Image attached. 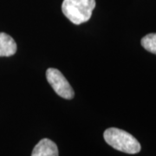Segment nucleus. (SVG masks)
I'll use <instances>...</instances> for the list:
<instances>
[{
  "label": "nucleus",
  "mask_w": 156,
  "mask_h": 156,
  "mask_svg": "<svg viewBox=\"0 0 156 156\" xmlns=\"http://www.w3.org/2000/svg\"><path fill=\"white\" fill-rule=\"evenodd\" d=\"M103 137L107 143L113 148L129 154H135L140 151V144L132 134L116 128L105 130Z\"/></svg>",
  "instance_id": "nucleus-1"
},
{
  "label": "nucleus",
  "mask_w": 156,
  "mask_h": 156,
  "mask_svg": "<svg viewBox=\"0 0 156 156\" xmlns=\"http://www.w3.org/2000/svg\"><path fill=\"white\" fill-rule=\"evenodd\" d=\"M95 7V0H63L62 11L74 24L89 21Z\"/></svg>",
  "instance_id": "nucleus-2"
},
{
  "label": "nucleus",
  "mask_w": 156,
  "mask_h": 156,
  "mask_svg": "<svg viewBox=\"0 0 156 156\" xmlns=\"http://www.w3.org/2000/svg\"><path fill=\"white\" fill-rule=\"evenodd\" d=\"M46 78L52 89L59 96L67 100H70L74 97V89L61 71L54 68H50L46 71Z\"/></svg>",
  "instance_id": "nucleus-3"
},
{
  "label": "nucleus",
  "mask_w": 156,
  "mask_h": 156,
  "mask_svg": "<svg viewBox=\"0 0 156 156\" xmlns=\"http://www.w3.org/2000/svg\"><path fill=\"white\" fill-rule=\"evenodd\" d=\"M31 156H58L56 144L50 139H43L35 146Z\"/></svg>",
  "instance_id": "nucleus-4"
},
{
  "label": "nucleus",
  "mask_w": 156,
  "mask_h": 156,
  "mask_svg": "<svg viewBox=\"0 0 156 156\" xmlns=\"http://www.w3.org/2000/svg\"><path fill=\"white\" fill-rule=\"evenodd\" d=\"M17 52V44L8 34L0 32V56H13Z\"/></svg>",
  "instance_id": "nucleus-5"
},
{
  "label": "nucleus",
  "mask_w": 156,
  "mask_h": 156,
  "mask_svg": "<svg viewBox=\"0 0 156 156\" xmlns=\"http://www.w3.org/2000/svg\"><path fill=\"white\" fill-rule=\"evenodd\" d=\"M141 45L146 50L156 55V33H151L141 39Z\"/></svg>",
  "instance_id": "nucleus-6"
}]
</instances>
